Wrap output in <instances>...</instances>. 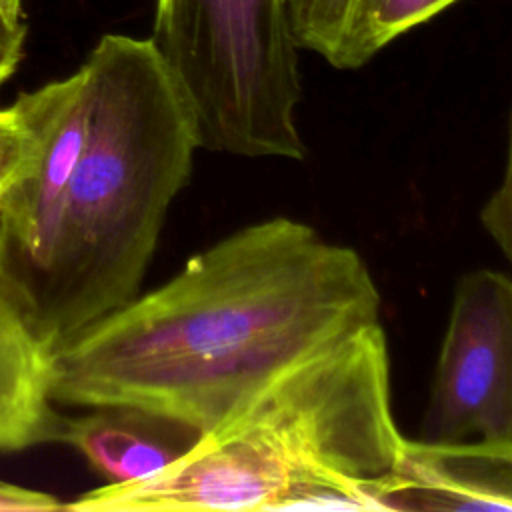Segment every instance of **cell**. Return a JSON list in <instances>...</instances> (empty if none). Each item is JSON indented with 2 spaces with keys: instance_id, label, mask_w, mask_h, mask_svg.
Masks as SVG:
<instances>
[{
  "instance_id": "1",
  "label": "cell",
  "mask_w": 512,
  "mask_h": 512,
  "mask_svg": "<svg viewBox=\"0 0 512 512\" xmlns=\"http://www.w3.org/2000/svg\"><path fill=\"white\" fill-rule=\"evenodd\" d=\"M364 258L276 216L192 256L52 352L64 406H130L198 430L218 426L304 356L378 322Z\"/></svg>"
},
{
  "instance_id": "2",
  "label": "cell",
  "mask_w": 512,
  "mask_h": 512,
  "mask_svg": "<svg viewBox=\"0 0 512 512\" xmlns=\"http://www.w3.org/2000/svg\"><path fill=\"white\" fill-rule=\"evenodd\" d=\"M406 448L378 320L276 374L162 470L64 510H384Z\"/></svg>"
},
{
  "instance_id": "3",
  "label": "cell",
  "mask_w": 512,
  "mask_h": 512,
  "mask_svg": "<svg viewBox=\"0 0 512 512\" xmlns=\"http://www.w3.org/2000/svg\"><path fill=\"white\" fill-rule=\"evenodd\" d=\"M82 70L86 140L46 272L22 312L50 352L138 296L200 148L192 112L150 38L106 34Z\"/></svg>"
},
{
  "instance_id": "4",
  "label": "cell",
  "mask_w": 512,
  "mask_h": 512,
  "mask_svg": "<svg viewBox=\"0 0 512 512\" xmlns=\"http://www.w3.org/2000/svg\"><path fill=\"white\" fill-rule=\"evenodd\" d=\"M150 42L192 112L200 148L306 156L288 0H156Z\"/></svg>"
},
{
  "instance_id": "5",
  "label": "cell",
  "mask_w": 512,
  "mask_h": 512,
  "mask_svg": "<svg viewBox=\"0 0 512 512\" xmlns=\"http://www.w3.org/2000/svg\"><path fill=\"white\" fill-rule=\"evenodd\" d=\"M420 442H512V278H458L430 382Z\"/></svg>"
},
{
  "instance_id": "6",
  "label": "cell",
  "mask_w": 512,
  "mask_h": 512,
  "mask_svg": "<svg viewBox=\"0 0 512 512\" xmlns=\"http://www.w3.org/2000/svg\"><path fill=\"white\" fill-rule=\"evenodd\" d=\"M32 134L24 170L0 196V294L22 316L52 252L64 194L88 130V82L82 66L12 104Z\"/></svg>"
},
{
  "instance_id": "7",
  "label": "cell",
  "mask_w": 512,
  "mask_h": 512,
  "mask_svg": "<svg viewBox=\"0 0 512 512\" xmlns=\"http://www.w3.org/2000/svg\"><path fill=\"white\" fill-rule=\"evenodd\" d=\"M406 508L512 510V442L408 440L384 498V510Z\"/></svg>"
},
{
  "instance_id": "8",
  "label": "cell",
  "mask_w": 512,
  "mask_h": 512,
  "mask_svg": "<svg viewBox=\"0 0 512 512\" xmlns=\"http://www.w3.org/2000/svg\"><path fill=\"white\" fill-rule=\"evenodd\" d=\"M458 0H288L298 48L316 52L338 70L368 64L404 32Z\"/></svg>"
},
{
  "instance_id": "9",
  "label": "cell",
  "mask_w": 512,
  "mask_h": 512,
  "mask_svg": "<svg viewBox=\"0 0 512 512\" xmlns=\"http://www.w3.org/2000/svg\"><path fill=\"white\" fill-rule=\"evenodd\" d=\"M198 438V430L156 412L98 406L90 414L64 418L58 442L78 450L106 484H122L162 470Z\"/></svg>"
},
{
  "instance_id": "10",
  "label": "cell",
  "mask_w": 512,
  "mask_h": 512,
  "mask_svg": "<svg viewBox=\"0 0 512 512\" xmlns=\"http://www.w3.org/2000/svg\"><path fill=\"white\" fill-rule=\"evenodd\" d=\"M52 352L0 294V450L58 442L64 416L50 392Z\"/></svg>"
},
{
  "instance_id": "11",
  "label": "cell",
  "mask_w": 512,
  "mask_h": 512,
  "mask_svg": "<svg viewBox=\"0 0 512 512\" xmlns=\"http://www.w3.org/2000/svg\"><path fill=\"white\" fill-rule=\"evenodd\" d=\"M480 222L512 264V110L508 118V160L504 178L482 206Z\"/></svg>"
},
{
  "instance_id": "12",
  "label": "cell",
  "mask_w": 512,
  "mask_h": 512,
  "mask_svg": "<svg viewBox=\"0 0 512 512\" xmlns=\"http://www.w3.org/2000/svg\"><path fill=\"white\" fill-rule=\"evenodd\" d=\"M30 152L32 134L16 108H0V190L24 170Z\"/></svg>"
},
{
  "instance_id": "13",
  "label": "cell",
  "mask_w": 512,
  "mask_h": 512,
  "mask_svg": "<svg viewBox=\"0 0 512 512\" xmlns=\"http://www.w3.org/2000/svg\"><path fill=\"white\" fill-rule=\"evenodd\" d=\"M52 510H64V502H60L54 494L0 480V512H52Z\"/></svg>"
},
{
  "instance_id": "14",
  "label": "cell",
  "mask_w": 512,
  "mask_h": 512,
  "mask_svg": "<svg viewBox=\"0 0 512 512\" xmlns=\"http://www.w3.org/2000/svg\"><path fill=\"white\" fill-rule=\"evenodd\" d=\"M24 36H26V26L24 24H12L0 12V86L18 68V62L22 58Z\"/></svg>"
},
{
  "instance_id": "15",
  "label": "cell",
  "mask_w": 512,
  "mask_h": 512,
  "mask_svg": "<svg viewBox=\"0 0 512 512\" xmlns=\"http://www.w3.org/2000/svg\"><path fill=\"white\" fill-rule=\"evenodd\" d=\"M0 12L12 24H22V0H0Z\"/></svg>"
},
{
  "instance_id": "16",
  "label": "cell",
  "mask_w": 512,
  "mask_h": 512,
  "mask_svg": "<svg viewBox=\"0 0 512 512\" xmlns=\"http://www.w3.org/2000/svg\"><path fill=\"white\" fill-rule=\"evenodd\" d=\"M0 196H2V190H0Z\"/></svg>"
}]
</instances>
